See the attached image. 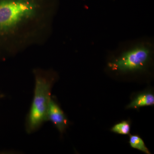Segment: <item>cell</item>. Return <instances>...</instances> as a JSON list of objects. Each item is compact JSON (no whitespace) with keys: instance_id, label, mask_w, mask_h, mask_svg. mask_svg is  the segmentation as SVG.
<instances>
[{"instance_id":"cell-6","label":"cell","mask_w":154,"mask_h":154,"mask_svg":"<svg viewBox=\"0 0 154 154\" xmlns=\"http://www.w3.org/2000/svg\"><path fill=\"white\" fill-rule=\"evenodd\" d=\"M129 143L131 146L133 148L140 150L146 154H151L142 139L137 135H130Z\"/></svg>"},{"instance_id":"cell-3","label":"cell","mask_w":154,"mask_h":154,"mask_svg":"<svg viewBox=\"0 0 154 154\" xmlns=\"http://www.w3.org/2000/svg\"><path fill=\"white\" fill-rule=\"evenodd\" d=\"M34 94L30 110L25 120V127L28 134L36 132L47 121V112L51 98V90L58 78L52 69L35 68Z\"/></svg>"},{"instance_id":"cell-4","label":"cell","mask_w":154,"mask_h":154,"mask_svg":"<svg viewBox=\"0 0 154 154\" xmlns=\"http://www.w3.org/2000/svg\"><path fill=\"white\" fill-rule=\"evenodd\" d=\"M50 121L62 134L68 126L69 122L55 98L51 96L47 112V121Z\"/></svg>"},{"instance_id":"cell-5","label":"cell","mask_w":154,"mask_h":154,"mask_svg":"<svg viewBox=\"0 0 154 154\" xmlns=\"http://www.w3.org/2000/svg\"><path fill=\"white\" fill-rule=\"evenodd\" d=\"M154 104V96L151 93L138 95L128 105L127 108H137L144 106H152Z\"/></svg>"},{"instance_id":"cell-7","label":"cell","mask_w":154,"mask_h":154,"mask_svg":"<svg viewBox=\"0 0 154 154\" xmlns=\"http://www.w3.org/2000/svg\"><path fill=\"white\" fill-rule=\"evenodd\" d=\"M130 124L128 121H123L115 125L111 129L112 132L122 135H127L130 131Z\"/></svg>"},{"instance_id":"cell-2","label":"cell","mask_w":154,"mask_h":154,"mask_svg":"<svg viewBox=\"0 0 154 154\" xmlns=\"http://www.w3.org/2000/svg\"><path fill=\"white\" fill-rule=\"evenodd\" d=\"M154 55L152 38L144 37L125 41L110 52L107 69L117 75L143 73L150 67Z\"/></svg>"},{"instance_id":"cell-8","label":"cell","mask_w":154,"mask_h":154,"mask_svg":"<svg viewBox=\"0 0 154 154\" xmlns=\"http://www.w3.org/2000/svg\"><path fill=\"white\" fill-rule=\"evenodd\" d=\"M5 97V95L2 94V92H0V100H1V99H3V98H4Z\"/></svg>"},{"instance_id":"cell-1","label":"cell","mask_w":154,"mask_h":154,"mask_svg":"<svg viewBox=\"0 0 154 154\" xmlns=\"http://www.w3.org/2000/svg\"><path fill=\"white\" fill-rule=\"evenodd\" d=\"M57 9V0H0V60L44 44Z\"/></svg>"}]
</instances>
